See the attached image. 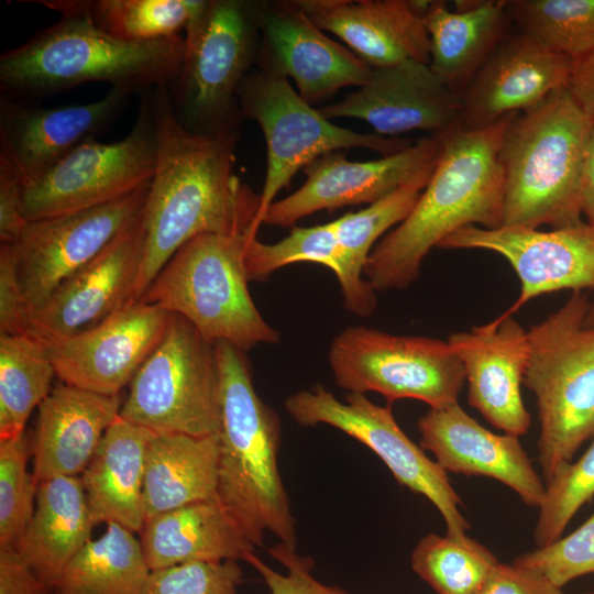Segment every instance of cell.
Masks as SVG:
<instances>
[{
    "label": "cell",
    "instance_id": "1",
    "mask_svg": "<svg viewBox=\"0 0 594 594\" xmlns=\"http://www.w3.org/2000/svg\"><path fill=\"white\" fill-rule=\"evenodd\" d=\"M150 98L157 158L142 209L144 252L134 293L138 300L195 237L260 229V196L232 173L238 135L185 129L173 112L166 85L150 89Z\"/></svg>",
    "mask_w": 594,
    "mask_h": 594
},
{
    "label": "cell",
    "instance_id": "2",
    "mask_svg": "<svg viewBox=\"0 0 594 594\" xmlns=\"http://www.w3.org/2000/svg\"><path fill=\"white\" fill-rule=\"evenodd\" d=\"M516 113L493 125L457 128L442 136L430 179L407 218L372 250L364 274L375 292L414 283L432 248L455 231L503 226L504 172L499 150Z\"/></svg>",
    "mask_w": 594,
    "mask_h": 594
},
{
    "label": "cell",
    "instance_id": "3",
    "mask_svg": "<svg viewBox=\"0 0 594 594\" xmlns=\"http://www.w3.org/2000/svg\"><path fill=\"white\" fill-rule=\"evenodd\" d=\"M219 367L218 498L245 538L262 547L266 532L297 547L296 521L278 470L280 422L257 395L244 351L215 343Z\"/></svg>",
    "mask_w": 594,
    "mask_h": 594
},
{
    "label": "cell",
    "instance_id": "4",
    "mask_svg": "<svg viewBox=\"0 0 594 594\" xmlns=\"http://www.w3.org/2000/svg\"><path fill=\"white\" fill-rule=\"evenodd\" d=\"M185 37L125 42L89 20L61 15L0 56V94L36 101L87 82L130 92L168 85L177 75Z\"/></svg>",
    "mask_w": 594,
    "mask_h": 594
},
{
    "label": "cell",
    "instance_id": "5",
    "mask_svg": "<svg viewBox=\"0 0 594 594\" xmlns=\"http://www.w3.org/2000/svg\"><path fill=\"white\" fill-rule=\"evenodd\" d=\"M592 123L568 88L513 117L499 150L503 226L561 229L584 222L581 178Z\"/></svg>",
    "mask_w": 594,
    "mask_h": 594
},
{
    "label": "cell",
    "instance_id": "6",
    "mask_svg": "<svg viewBox=\"0 0 594 594\" xmlns=\"http://www.w3.org/2000/svg\"><path fill=\"white\" fill-rule=\"evenodd\" d=\"M253 227L231 233H202L186 242L164 265L140 300L189 321L210 343L248 351L276 344L279 332L257 310L248 288L244 257Z\"/></svg>",
    "mask_w": 594,
    "mask_h": 594
},
{
    "label": "cell",
    "instance_id": "7",
    "mask_svg": "<svg viewBox=\"0 0 594 594\" xmlns=\"http://www.w3.org/2000/svg\"><path fill=\"white\" fill-rule=\"evenodd\" d=\"M588 302L582 292H573L528 331L522 384L537 402L538 460L546 484L594 438V326H583Z\"/></svg>",
    "mask_w": 594,
    "mask_h": 594
},
{
    "label": "cell",
    "instance_id": "8",
    "mask_svg": "<svg viewBox=\"0 0 594 594\" xmlns=\"http://www.w3.org/2000/svg\"><path fill=\"white\" fill-rule=\"evenodd\" d=\"M261 6L207 0L185 31L179 70L166 86L178 122L197 134L238 135V91L256 51Z\"/></svg>",
    "mask_w": 594,
    "mask_h": 594
},
{
    "label": "cell",
    "instance_id": "9",
    "mask_svg": "<svg viewBox=\"0 0 594 594\" xmlns=\"http://www.w3.org/2000/svg\"><path fill=\"white\" fill-rule=\"evenodd\" d=\"M119 416L156 432L217 435L220 395L215 344L185 318L172 315L162 340L129 384Z\"/></svg>",
    "mask_w": 594,
    "mask_h": 594
},
{
    "label": "cell",
    "instance_id": "10",
    "mask_svg": "<svg viewBox=\"0 0 594 594\" xmlns=\"http://www.w3.org/2000/svg\"><path fill=\"white\" fill-rule=\"evenodd\" d=\"M238 101L242 117L258 123L266 142L267 166L260 195L258 228L277 194L289 185L299 169L317 157L351 147H364L388 156L415 142L375 132L358 133L336 125L308 103L286 78L261 69L245 76Z\"/></svg>",
    "mask_w": 594,
    "mask_h": 594
},
{
    "label": "cell",
    "instance_id": "11",
    "mask_svg": "<svg viewBox=\"0 0 594 594\" xmlns=\"http://www.w3.org/2000/svg\"><path fill=\"white\" fill-rule=\"evenodd\" d=\"M328 361L336 384L349 393L375 392L392 403L411 398L430 408L458 403L463 364L448 341L395 336L364 326L343 329Z\"/></svg>",
    "mask_w": 594,
    "mask_h": 594
},
{
    "label": "cell",
    "instance_id": "12",
    "mask_svg": "<svg viewBox=\"0 0 594 594\" xmlns=\"http://www.w3.org/2000/svg\"><path fill=\"white\" fill-rule=\"evenodd\" d=\"M157 140L150 89L143 91L136 121L122 140L85 141L45 175L22 186L28 222L95 208L148 185L154 176Z\"/></svg>",
    "mask_w": 594,
    "mask_h": 594
},
{
    "label": "cell",
    "instance_id": "13",
    "mask_svg": "<svg viewBox=\"0 0 594 594\" xmlns=\"http://www.w3.org/2000/svg\"><path fill=\"white\" fill-rule=\"evenodd\" d=\"M284 407L300 426L328 425L372 450L397 483L425 496L440 513L447 535L464 538L470 524L448 473L431 460L397 424L392 406H380L364 394L349 393L339 400L321 385L289 395Z\"/></svg>",
    "mask_w": 594,
    "mask_h": 594
},
{
    "label": "cell",
    "instance_id": "14",
    "mask_svg": "<svg viewBox=\"0 0 594 594\" xmlns=\"http://www.w3.org/2000/svg\"><path fill=\"white\" fill-rule=\"evenodd\" d=\"M150 184L95 208L28 223L11 244L30 315L136 219Z\"/></svg>",
    "mask_w": 594,
    "mask_h": 594
},
{
    "label": "cell",
    "instance_id": "15",
    "mask_svg": "<svg viewBox=\"0 0 594 594\" xmlns=\"http://www.w3.org/2000/svg\"><path fill=\"white\" fill-rule=\"evenodd\" d=\"M438 248L483 249L507 260L520 280V294L502 314L504 317L513 316L542 294L594 288V227L585 221L550 231L520 226H469L446 238Z\"/></svg>",
    "mask_w": 594,
    "mask_h": 594
},
{
    "label": "cell",
    "instance_id": "16",
    "mask_svg": "<svg viewBox=\"0 0 594 594\" xmlns=\"http://www.w3.org/2000/svg\"><path fill=\"white\" fill-rule=\"evenodd\" d=\"M172 314L133 299L100 323L45 343L56 376L68 385L119 395L162 340Z\"/></svg>",
    "mask_w": 594,
    "mask_h": 594
},
{
    "label": "cell",
    "instance_id": "17",
    "mask_svg": "<svg viewBox=\"0 0 594 594\" xmlns=\"http://www.w3.org/2000/svg\"><path fill=\"white\" fill-rule=\"evenodd\" d=\"M143 252L141 210L97 256L63 280L31 312L28 333L44 343L55 342L90 329L120 310L135 299Z\"/></svg>",
    "mask_w": 594,
    "mask_h": 594
},
{
    "label": "cell",
    "instance_id": "18",
    "mask_svg": "<svg viewBox=\"0 0 594 594\" xmlns=\"http://www.w3.org/2000/svg\"><path fill=\"white\" fill-rule=\"evenodd\" d=\"M442 136L430 135L405 150L367 162L346 160L342 151L326 153L304 167L306 182L287 197L275 200L263 223L292 227L319 210L372 204L409 182L433 164Z\"/></svg>",
    "mask_w": 594,
    "mask_h": 594
},
{
    "label": "cell",
    "instance_id": "19",
    "mask_svg": "<svg viewBox=\"0 0 594 594\" xmlns=\"http://www.w3.org/2000/svg\"><path fill=\"white\" fill-rule=\"evenodd\" d=\"M131 95L111 88L96 101L48 108L0 94V158L15 169L22 186L31 184L107 129Z\"/></svg>",
    "mask_w": 594,
    "mask_h": 594
},
{
    "label": "cell",
    "instance_id": "20",
    "mask_svg": "<svg viewBox=\"0 0 594 594\" xmlns=\"http://www.w3.org/2000/svg\"><path fill=\"white\" fill-rule=\"evenodd\" d=\"M329 120L355 118L375 133L397 138L409 131L444 135L460 128L461 95L416 61L373 68L370 79L340 101L319 109Z\"/></svg>",
    "mask_w": 594,
    "mask_h": 594
},
{
    "label": "cell",
    "instance_id": "21",
    "mask_svg": "<svg viewBox=\"0 0 594 594\" xmlns=\"http://www.w3.org/2000/svg\"><path fill=\"white\" fill-rule=\"evenodd\" d=\"M261 70L292 78L310 105L338 90L364 85L373 68L327 36L293 1L261 6Z\"/></svg>",
    "mask_w": 594,
    "mask_h": 594
},
{
    "label": "cell",
    "instance_id": "22",
    "mask_svg": "<svg viewBox=\"0 0 594 594\" xmlns=\"http://www.w3.org/2000/svg\"><path fill=\"white\" fill-rule=\"evenodd\" d=\"M573 61L508 33L461 94L460 128L483 129L568 88Z\"/></svg>",
    "mask_w": 594,
    "mask_h": 594
},
{
    "label": "cell",
    "instance_id": "23",
    "mask_svg": "<svg viewBox=\"0 0 594 594\" xmlns=\"http://www.w3.org/2000/svg\"><path fill=\"white\" fill-rule=\"evenodd\" d=\"M448 342L461 360L469 403L495 428L520 437L531 424L521 385L529 359V339L513 316L457 332Z\"/></svg>",
    "mask_w": 594,
    "mask_h": 594
},
{
    "label": "cell",
    "instance_id": "24",
    "mask_svg": "<svg viewBox=\"0 0 594 594\" xmlns=\"http://www.w3.org/2000/svg\"><path fill=\"white\" fill-rule=\"evenodd\" d=\"M417 427L420 447L448 473L494 479L528 506L539 507L546 483L536 472L519 437L498 435L481 426L459 403L430 408Z\"/></svg>",
    "mask_w": 594,
    "mask_h": 594
},
{
    "label": "cell",
    "instance_id": "25",
    "mask_svg": "<svg viewBox=\"0 0 594 594\" xmlns=\"http://www.w3.org/2000/svg\"><path fill=\"white\" fill-rule=\"evenodd\" d=\"M318 28L341 38L372 68L404 61L429 65L430 40L424 22L428 1L296 0Z\"/></svg>",
    "mask_w": 594,
    "mask_h": 594
},
{
    "label": "cell",
    "instance_id": "26",
    "mask_svg": "<svg viewBox=\"0 0 594 594\" xmlns=\"http://www.w3.org/2000/svg\"><path fill=\"white\" fill-rule=\"evenodd\" d=\"M121 406L119 395H102L66 383L52 388L37 407L31 444L36 483L79 476L119 417Z\"/></svg>",
    "mask_w": 594,
    "mask_h": 594
},
{
    "label": "cell",
    "instance_id": "27",
    "mask_svg": "<svg viewBox=\"0 0 594 594\" xmlns=\"http://www.w3.org/2000/svg\"><path fill=\"white\" fill-rule=\"evenodd\" d=\"M139 535L151 571L188 562L238 561L254 551L219 498L147 518Z\"/></svg>",
    "mask_w": 594,
    "mask_h": 594
},
{
    "label": "cell",
    "instance_id": "28",
    "mask_svg": "<svg viewBox=\"0 0 594 594\" xmlns=\"http://www.w3.org/2000/svg\"><path fill=\"white\" fill-rule=\"evenodd\" d=\"M152 430L120 416L80 475L95 525L116 522L139 534L144 524L145 459Z\"/></svg>",
    "mask_w": 594,
    "mask_h": 594
},
{
    "label": "cell",
    "instance_id": "29",
    "mask_svg": "<svg viewBox=\"0 0 594 594\" xmlns=\"http://www.w3.org/2000/svg\"><path fill=\"white\" fill-rule=\"evenodd\" d=\"M424 22L430 40L429 67L460 95L513 24L505 0L457 1L454 11L443 1H432Z\"/></svg>",
    "mask_w": 594,
    "mask_h": 594
},
{
    "label": "cell",
    "instance_id": "30",
    "mask_svg": "<svg viewBox=\"0 0 594 594\" xmlns=\"http://www.w3.org/2000/svg\"><path fill=\"white\" fill-rule=\"evenodd\" d=\"M95 526L80 476L53 477L37 484L34 514L16 549L53 590Z\"/></svg>",
    "mask_w": 594,
    "mask_h": 594
},
{
    "label": "cell",
    "instance_id": "31",
    "mask_svg": "<svg viewBox=\"0 0 594 594\" xmlns=\"http://www.w3.org/2000/svg\"><path fill=\"white\" fill-rule=\"evenodd\" d=\"M218 468L217 435L152 431L145 459V519L186 504L218 498Z\"/></svg>",
    "mask_w": 594,
    "mask_h": 594
},
{
    "label": "cell",
    "instance_id": "32",
    "mask_svg": "<svg viewBox=\"0 0 594 594\" xmlns=\"http://www.w3.org/2000/svg\"><path fill=\"white\" fill-rule=\"evenodd\" d=\"M436 163L437 161L365 209L346 213L332 221L344 264V274L339 285L344 307L351 314L367 317L375 311L376 292L367 279L362 278L367 258L377 239L391 228L397 227L411 212L430 179Z\"/></svg>",
    "mask_w": 594,
    "mask_h": 594
},
{
    "label": "cell",
    "instance_id": "33",
    "mask_svg": "<svg viewBox=\"0 0 594 594\" xmlns=\"http://www.w3.org/2000/svg\"><path fill=\"white\" fill-rule=\"evenodd\" d=\"M134 534L107 524L68 562L52 594H142L151 570Z\"/></svg>",
    "mask_w": 594,
    "mask_h": 594
},
{
    "label": "cell",
    "instance_id": "34",
    "mask_svg": "<svg viewBox=\"0 0 594 594\" xmlns=\"http://www.w3.org/2000/svg\"><path fill=\"white\" fill-rule=\"evenodd\" d=\"M37 3L61 15L82 16L119 40L144 43L179 36L207 0H46Z\"/></svg>",
    "mask_w": 594,
    "mask_h": 594
},
{
    "label": "cell",
    "instance_id": "35",
    "mask_svg": "<svg viewBox=\"0 0 594 594\" xmlns=\"http://www.w3.org/2000/svg\"><path fill=\"white\" fill-rule=\"evenodd\" d=\"M55 375L44 342L29 333H0V440L24 433Z\"/></svg>",
    "mask_w": 594,
    "mask_h": 594
},
{
    "label": "cell",
    "instance_id": "36",
    "mask_svg": "<svg viewBox=\"0 0 594 594\" xmlns=\"http://www.w3.org/2000/svg\"><path fill=\"white\" fill-rule=\"evenodd\" d=\"M411 568L437 594H475L499 562L484 544L465 536L430 532L410 557Z\"/></svg>",
    "mask_w": 594,
    "mask_h": 594
},
{
    "label": "cell",
    "instance_id": "37",
    "mask_svg": "<svg viewBox=\"0 0 594 594\" xmlns=\"http://www.w3.org/2000/svg\"><path fill=\"white\" fill-rule=\"evenodd\" d=\"M518 30L546 47L580 59L594 51V0H505Z\"/></svg>",
    "mask_w": 594,
    "mask_h": 594
},
{
    "label": "cell",
    "instance_id": "38",
    "mask_svg": "<svg viewBox=\"0 0 594 594\" xmlns=\"http://www.w3.org/2000/svg\"><path fill=\"white\" fill-rule=\"evenodd\" d=\"M298 262L324 265L338 282L342 279L343 256L332 221L312 227L294 226L287 237L275 243L260 242L256 237L248 242L244 265L249 282H264L277 270Z\"/></svg>",
    "mask_w": 594,
    "mask_h": 594
},
{
    "label": "cell",
    "instance_id": "39",
    "mask_svg": "<svg viewBox=\"0 0 594 594\" xmlns=\"http://www.w3.org/2000/svg\"><path fill=\"white\" fill-rule=\"evenodd\" d=\"M30 455L24 433L0 440V547L18 548L34 514L37 483L28 471Z\"/></svg>",
    "mask_w": 594,
    "mask_h": 594
},
{
    "label": "cell",
    "instance_id": "40",
    "mask_svg": "<svg viewBox=\"0 0 594 594\" xmlns=\"http://www.w3.org/2000/svg\"><path fill=\"white\" fill-rule=\"evenodd\" d=\"M594 496V440L574 462L561 468L546 484L534 530L537 548L560 538L575 514Z\"/></svg>",
    "mask_w": 594,
    "mask_h": 594
},
{
    "label": "cell",
    "instance_id": "41",
    "mask_svg": "<svg viewBox=\"0 0 594 594\" xmlns=\"http://www.w3.org/2000/svg\"><path fill=\"white\" fill-rule=\"evenodd\" d=\"M513 563L559 588L580 576L594 573V513L568 536L522 553Z\"/></svg>",
    "mask_w": 594,
    "mask_h": 594
},
{
    "label": "cell",
    "instance_id": "42",
    "mask_svg": "<svg viewBox=\"0 0 594 594\" xmlns=\"http://www.w3.org/2000/svg\"><path fill=\"white\" fill-rule=\"evenodd\" d=\"M242 576L235 560L188 562L151 571L142 594H237Z\"/></svg>",
    "mask_w": 594,
    "mask_h": 594
},
{
    "label": "cell",
    "instance_id": "43",
    "mask_svg": "<svg viewBox=\"0 0 594 594\" xmlns=\"http://www.w3.org/2000/svg\"><path fill=\"white\" fill-rule=\"evenodd\" d=\"M268 551L274 559L284 565L286 573L275 571L254 554V551L246 553L243 560L260 573L271 594H349L339 587L326 585L317 580L311 573L314 560L299 556L296 549H290L278 542Z\"/></svg>",
    "mask_w": 594,
    "mask_h": 594
},
{
    "label": "cell",
    "instance_id": "44",
    "mask_svg": "<svg viewBox=\"0 0 594 594\" xmlns=\"http://www.w3.org/2000/svg\"><path fill=\"white\" fill-rule=\"evenodd\" d=\"M30 311L15 268L11 243L0 244V333L24 334L29 331Z\"/></svg>",
    "mask_w": 594,
    "mask_h": 594
},
{
    "label": "cell",
    "instance_id": "45",
    "mask_svg": "<svg viewBox=\"0 0 594 594\" xmlns=\"http://www.w3.org/2000/svg\"><path fill=\"white\" fill-rule=\"evenodd\" d=\"M475 594H563V591L531 571L498 562Z\"/></svg>",
    "mask_w": 594,
    "mask_h": 594
},
{
    "label": "cell",
    "instance_id": "46",
    "mask_svg": "<svg viewBox=\"0 0 594 594\" xmlns=\"http://www.w3.org/2000/svg\"><path fill=\"white\" fill-rule=\"evenodd\" d=\"M22 182L15 169L0 158V242L14 243L28 226L21 206Z\"/></svg>",
    "mask_w": 594,
    "mask_h": 594
},
{
    "label": "cell",
    "instance_id": "47",
    "mask_svg": "<svg viewBox=\"0 0 594 594\" xmlns=\"http://www.w3.org/2000/svg\"><path fill=\"white\" fill-rule=\"evenodd\" d=\"M0 594H52V588L16 548L0 547Z\"/></svg>",
    "mask_w": 594,
    "mask_h": 594
},
{
    "label": "cell",
    "instance_id": "48",
    "mask_svg": "<svg viewBox=\"0 0 594 594\" xmlns=\"http://www.w3.org/2000/svg\"><path fill=\"white\" fill-rule=\"evenodd\" d=\"M568 89L594 120V51L573 61Z\"/></svg>",
    "mask_w": 594,
    "mask_h": 594
},
{
    "label": "cell",
    "instance_id": "49",
    "mask_svg": "<svg viewBox=\"0 0 594 594\" xmlns=\"http://www.w3.org/2000/svg\"><path fill=\"white\" fill-rule=\"evenodd\" d=\"M581 209L585 222L594 227V120L586 145L581 178Z\"/></svg>",
    "mask_w": 594,
    "mask_h": 594
},
{
    "label": "cell",
    "instance_id": "50",
    "mask_svg": "<svg viewBox=\"0 0 594 594\" xmlns=\"http://www.w3.org/2000/svg\"><path fill=\"white\" fill-rule=\"evenodd\" d=\"M584 327H593L594 326V299L588 302L587 312L583 322Z\"/></svg>",
    "mask_w": 594,
    "mask_h": 594
},
{
    "label": "cell",
    "instance_id": "51",
    "mask_svg": "<svg viewBox=\"0 0 594 594\" xmlns=\"http://www.w3.org/2000/svg\"><path fill=\"white\" fill-rule=\"evenodd\" d=\"M588 594H593V593H588Z\"/></svg>",
    "mask_w": 594,
    "mask_h": 594
},
{
    "label": "cell",
    "instance_id": "52",
    "mask_svg": "<svg viewBox=\"0 0 594 594\" xmlns=\"http://www.w3.org/2000/svg\"><path fill=\"white\" fill-rule=\"evenodd\" d=\"M594 594V593H593Z\"/></svg>",
    "mask_w": 594,
    "mask_h": 594
}]
</instances>
